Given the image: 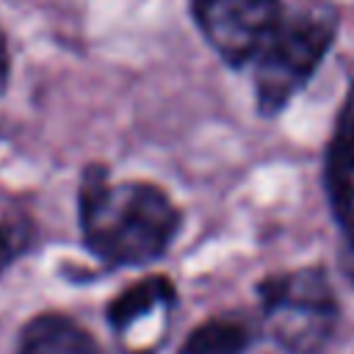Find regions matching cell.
Listing matches in <instances>:
<instances>
[{
  "mask_svg": "<svg viewBox=\"0 0 354 354\" xmlns=\"http://www.w3.org/2000/svg\"><path fill=\"white\" fill-rule=\"evenodd\" d=\"M191 14L213 53L241 69L279 25L282 0H191Z\"/></svg>",
  "mask_w": 354,
  "mask_h": 354,
  "instance_id": "obj_4",
  "label": "cell"
},
{
  "mask_svg": "<svg viewBox=\"0 0 354 354\" xmlns=\"http://www.w3.org/2000/svg\"><path fill=\"white\" fill-rule=\"evenodd\" d=\"M257 332L238 315H213L196 324L177 354H249Z\"/></svg>",
  "mask_w": 354,
  "mask_h": 354,
  "instance_id": "obj_8",
  "label": "cell"
},
{
  "mask_svg": "<svg viewBox=\"0 0 354 354\" xmlns=\"http://www.w3.org/2000/svg\"><path fill=\"white\" fill-rule=\"evenodd\" d=\"M321 183L340 232V268L354 282V97L335 119L324 149Z\"/></svg>",
  "mask_w": 354,
  "mask_h": 354,
  "instance_id": "obj_5",
  "label": "cell"
},
{
  "mask_svg": "<svg viewBox=\"0 0 354 354\" xmlns=\"http://www.w3.org/2000/svg\"><path fill=\"white\" fill-rule=\"evenodd\" d=\"M177 304V288L166 274H147L119 290L108 307L105 321L119 340H127L141 321H149L158 313H171Z\"/></svg>",
  "mask_w": 354,
  "mask_h": 354,
  "instance_id": "obj_6",
  "label": "cell"
},
{
  "mask_svg": "<svg viewBox=\"0 0 354 354\" xmlns=\"http://www.w3.org/2000/svg\"><path fill=\"white\" fill-rule=\"evenodd\" d=\"M263 324L285 354H321L337 324L340 304L321 266L274 271L257 285Z\"/></svg>",
  "mask_w": 354,
  "mask_h": 354,
  "instance_id": "obj_2",
  "label": "cell"
},
{
  "mask_svg": "<svg viewBox=\"0 0 354 354\" xmlns=\"http://www.w3.org/2000/svg\"><path fill=\"white\" fill-rule=\"evenodd\" d=\"M77 227L102 266L141 268L171 249L183 213L158 183L111 180L105 163H88L77 180Z\"/></svg>",
  "mask_w": 354,
  "mask_h": 354,
  "instance_id": "obj_1",
  "label": "cell"
},
{
  "mask_svg": "<svg viewBox=\"0 0 354 354\" xmlns=\"http://www.w3.org/2000/svg\"><path fill=\"white\" fill-rule=\"evenodd\" d=\"M33 249V230L28 221H0V277Z\"/></svg>",
  "mask_w": 354,
  "mask_h": 354,
  "instance_id": "obj_9",
  "label": "cell"
},
{
  "mask_svg": "<svg viewBox=\"0 0 354 354\" xmlns=\"http://www.w3.org/2000/svg\"><path fill=\"white\" fill-rule=\"evenodd\" d=\"M8 83V50H6V41L0 36V91L6 88Z\"/></svg>",
  "mask_w": 354,
  "mask_h": 354,
  "instance_id": "obj_10",
  "label": "cell"
},
{
  "mask_svg": "<svg viewBox=\"0 0 354 354\" xmlns=\"http://www.w3.org/2000/svg\"><path fill=\"white\" fill-rule=\"evenodd\" d=\"M14 354H105V348L72 315L44 310L25 321Z\"/></svg>",
  "mask_w": 354,
  "mask_h": 354,
  "instance_id": "obj_7",
  "label": "cell"
},
{
  "mask_svg": "<svg viewBox=\"0 0 354 354\" xmlns=\"http://www.w3.org/2000/svg\"><path fill=\"white\" fill-rule=\"evenodd\" d=\"M337 36V17L329 8H310L279 19L274 33L252 58L254 102L260 116H277L310 83Z\"/></svg>",
  "mask_w": 354,
  "mask_h": 354,
  "instance_id": "obj_3",
  "label": "cell"
}]
</instances>
